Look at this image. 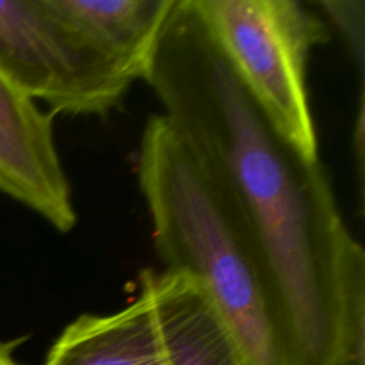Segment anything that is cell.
Wrapping results in <instances>:
<instances>
[{
    "instance_id": "1",
    "label": "cell",
    "mask_w": 365,
    "mask_h": 365,
    "mask_svg": "<svg viewBox=\"0 0 365 365\" xmlns=\"http://www.w3.org/2000/svg\"><path fill=\"white\" fill-rule=\"evenodd\" d=\"M141 81L214 178L269 284L291 365H365V252L327 168L242 86L192 0H175Z\"/></svg>"
},
{
    "instance_id": "2",
    "label": "cell",
    "mask_w": 365,
    "mask_h": 365,
    "mask_svg": "<svg viewBox=\"0 0 365 365\" xmlns=\"http://www.w3.org/2000/svg\"><path fill=\"white\" fill-rule=\"evenodd\" d=\"M138 178L166 269L200 282L246 365H291L269 284L241 225L195 150L163 114L143 130Z\"/></svg>"
},
{
    "instance_id": "3",
    "label": "cell",
    "mask_w": 365,
    "mask_h": 365,
    "mask_svg": "<svg viewBox=\"0 0 365 365\" xmlns=\"http://www.w3.org/2000/svg\"><path fill=\"white\" fill-rule=\"evenodd\" d=\"M250 95L285 139L319 157L307 64L327 41L323 20L298 0H192Z\"/></svg>"
},
{
    "instance_id": "4",
    "label": "cell",
    "mask_w": 365,
    "mask_h": 365,
    "mask_svg": "<svg viewBox=\"0 0 365 365\" xmlns=\"http://www.w3.org/2000/svg\"><path fill=\"white\" fill-rule=\"evenodd\" d=\"M0 73L52 116H102L138 81L50 0H0Z\"/></svg>"
},
{
    "instance_id": "5",
    "label": "cell",
    "mask_w": 365,
    "mask_h": 365,
    "mask_svg": "<svg viewBox=\"0 0 365 365\" xmlns=\"http://www.w3.org/2000/svg\"><path fill=\"white\" fill-rule=\"evenodd\" d=\"M0 192L57 232L77 225L70 180L53 135V118L0 73Z\"/></svg>"
},
{
    "instance_id": "6",
    "label": "cell",
    "mask_w": 365,
    "mask_h": 365,
    "mask_svg": "<svg viewBox=\"0 0 365 365\" xmlns=\"http://www.w3.org/2000/svg\"><path fill=\"white\" fill-rule=\"evenodd\" d=\"M141 291L152 307L168 364L246 365L223 316L191 274L145 271Z\"/></svg>"
},
{
    "instance_id": "7",
    "label": "cell",
    "mask_w": 365,
    "mask_h": 365,
    "mask_svg": "<svg viewBox=\"0 0 365 365\" xmlns=\"http://www.w3.org/2000/svg\"><path fill=\"white\" fill-rule=\"evenodd\" d=\"M43 365H170L145 292L113 314H84L50 346Z\"/></svg>"
},
{
    "instance_id": "8",
    "label": "cell",
    "mask_w": 365,
    "mask_h": 365,
    "mask_svg": "<svg viewBox=\"0 0 365 365\" xmlns=\"http://www.w3.org/2000/svg\"><path fill=\"white\" fill-rule=\"evenodd\" d=\"M50 4L141 81L175 0H50Z\"/></svg>"
},
{
    "instance_id": "9",
    "label": "cell",
    "mask_w": 365,
    "mask_h": 365,
    "mask_svg": "<svg viewBox=\"0 0 365 365\" xmlns=\"http://www.w3.org/2000/svg\"><path fill=\"white\" fill-rule=\"evenodd\" d=\"M331 24L339 29L355 59L359 73H364L365 4L362 0H323L319 2Z\"/></svg>"
},
{
    "instance_id": "10",
    "label": "cell",
    "mask_w": 365,
    "mask_h": 365,
    "mask_svg": "<svg viewBox=\"0 0 365 365\" xmlns=\"http://www.w3.org/2000/svg\"><path fill=\"white\" fill-rule=\"evenodd\" d=\"M14 348L16 342H0V365H18L14 360Z\"/></svg>"
}]
</instances>
